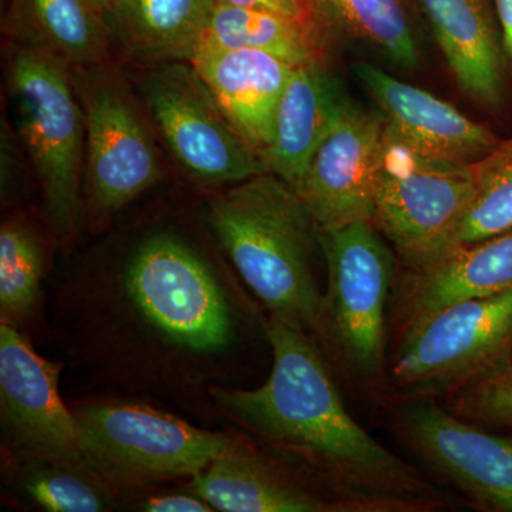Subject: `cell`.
Wrapping results in <instances>:
<instances>
[{
  "label": "cell",
  "mask_w": 512,
  "mask_h": 512,
  "mask_svg": "<svg viewBox=\"0 0 512 512\" xmlns=\"http://www.w3.org/2000/svg\"><path fill=\"white\" fill-rule=\"evenodd\" d=\"M473 177V198L454 251L512 228V137L473 164Z\"/></svg>",
  "instance_id": "24"
},
{
  "label": "cell",
  "mask_w": 512,
  "mask_h": 512,
  "mask_svg": "<svg viewBox=\"0 0 512 512\" xmlns=\"http://www.w3.org/2000/svg\"><path fill=\"white\" fill-rule=\"evenodd\" d=\"M493 5L500 26L505 60L512 70V0H493Z\"/></svg>",
  "instance_id": "30"
},
{
  "label": "cell",
  "mask_w": 512,
  "mask_h": 512,
  "mask_svg": "<svg viewBox=\"0 0 512 512\" xmlns=\"http://www.w3.org/2000/svg\"><path fill=\"white\" fill-rule=\"evenodd\" d=\"M384 120L350 100L293 187L319 232L372 221Z\"/></svg>",
  "instance_id": "11"
},
{
  "label": "cell",
  "mask_w": 512,
  "mask_h": 512,
  "mask_svg": "<svg viewBox=\"0 0 512 512\" xmlns=\"http://www.w3.org/2000/svg\"><path fill=\"white\" fill-rule=\"evenodd\" d=\"M22 477L26 494L52 512H97L107 507V497L93 478L86 476L79 461L28 457Z\"/></svg>",
  "instance_id": "26"
},
{
  "label": "cell",
  "mask_w": 512,
  "mask_h": 512,
  "mask_svg": "<svg viewBox=\"0 0 512 512\" xmlns=\"http://www.w3.org/2000/svg\"><path fill=\"white\" fill-rule=\"evenodd\" d=\"M212 6V0H113L104 13L111 49L144 69L190 63Z\"/></svg>",
  "instance_id": "18"
},
{
  "label": "cell",
  "mask_w": 512,
  "mask_h": 512,
  "mask_svg": "<svg viewBox=\"0 0 512 512\" xmlns=\"http://www.w3.org/2000/svg\"><path fill=\"white\" fill-rule=\"evenodd\" d=\"M191 493L224 512H319L335 507L235 439L192 478Z\"/></svg>",
  "instance_id": "19"
},
{
  "label": "cell",
  "mask_w": 512,
  "mask_h": 512,
  "mask_svg": "<svg viewBox=\"0 0 512 512\" xmlns=\"http://www.w3.org/2000/svg\"><path fill=\"white\" fill-rule=\"evenodd\" d=\"M393 377L414 392L460 386L512 349V289L409 320Z\"/></svg>",
  "instance_id": "8"
},
{
  "label": "cell",
  "mask_w": 512,
  "mask_h": 512,
  "mask_svg": "<svg viewBox=\"0 0 512 512\" xmlns=\"http://www.w3.org/2000/svg\"><path fill=\"white\" fill-rule=\"evenodd\" d=\"M43 249L28 222H5L0 229V311L16 323L32 312L43 275Z\"/></svg>",
  "instance_id": "25"
},
{
  "label": "cell",
  "mask_w": 512,
  "mask_h": 512,
  "mask_svg": "<svg viewBox=\"0 0 512 512\" xmlns=\"http://www.w3.org/2000/svg\"><path fill=\"white\" fill-rule=\"evenodd\" d=\"M208 221L272 318L302 330L319 325L325 302L312 269L319 229L291 185L269 171L228 185L211 201Z\"/></svg>",
  "instance_id": "2"
},
{
  "label": "cell",
  "mask_w": 512,
  "mask_h": 512,
  "mask_svg": "<svg viewBox=\"0 0 512 512\" xmlns=\"http://www.w3.org/2000/svg\"><path fill=\"white\" fill-rule=\"evenodd\" d=\"M60 363L37 355L10 323L0 326V403L6 430L26 457L84 461L76 416L59 394Z\"/></svg>",
  "instance_id": "12"
},
{
  "label": "cell",
  "mask_w": 512,
  "mask_h": 512,
  "mask_svg": "<svg viewBox=\"0 0 512 512\" xmlns=\"http://www.w3.org/2000/svg\"><path fill=\"white\" fill-rule=\"evenodd\" d=\"M274 365L254 390H214L232 419L298 454L348 511H417L437 495L416 470L377 443L346 410L322 356L303 330L272 318Z\"/></svg>",
  "instance_id": "1"
},
{
  "label": "cell",
  "mask_w": 512,
  "mask_h": 512,
  "mask_svg": "<svg viewBox=\"0 0 512 512\" xmlns=\"http://www.w3.org/2000/svg\"><path fill=\"white\" fill-rule=\"evenodd\" d=\"M127 288L144 315L174 342L212 352L231 340V316L220 285L180 239L157 235L144 242L128 268Z\"/></svg>",
  "instance_id": "9"
},
{
  "label": "cell",
  "mask_w": 512,
  "mask_h": 512,
  "mask_svg": "<svg viewBox=\"0 0 512 512\" xmlns=\"http://www.w3.org/2000/svg\"><path fill=\"white\" fill-rule=\"evenodd\" d=\"M336 32L392 66L416 69L419 37L407 0H312Z\"/></svg>",
  "instance_id": "22"
},
{
  "label": "cell",
  "mask_w": 512,
  "mask_h": 512,
  "mask_svg": "<svg viewBox=\"0 0 512 512\" xmlns=\"http://www.w3.org/2000/svg\"><path fill=\"white\" fill-rule=\"evenodd\" d=\"M72 76L86 127L87 194L94 210L111 214L160 180V154L117 70L103 63Z\"/></svg>",
  "instance_id": "6"
},
{
  "label": "cell",
  "mask_w": 512,
  "mask_h": 512,
  "mask_svg": "<svg viewBox=\"0 0 512 512\" xmlns=\"http://www.w3.org/2000/svg\"><path fill=\"white\" fill-rule=\"evenodd\" d=\"M144 70L140 89L148 113L192 178L202 184L232 185L268 171L190 63Z\"/></svg>",
  "instance_id": "5"
},
{
  "label": "cell",
  "mask_w": 512,
  "mask_h": 512,
  "mask_svg": "<svg viewBox=\"0 0 512 512\" xmlns=\"http://www.w3.org/2000/svg\"><path fill=\"white\" fill-rule=\"evenodd\" d=\"M190 64L234 127L262 158L295 64L259 50L208 46L198 47Z\"/></svg>",
  "instance_id": "15"
},
{
  "label": "cell",
  "mask_w": 512,
  "mask_h": 512,
  "mask_svg": "<svg viewBox=\"0 0 512 512\" xmlns=\"http://www.w3.org/2000/svg\"><path fill=\"white\" fill-rule=\"evenodd\" d=\"M474 192L473 164L430 156L384 123L372 222L413 271L456 248Z\"/></svg>",
  "instance_id": "4"
},
{
  "label": "cell",
  "mask_w": 512,
  "mask_h": 512,
  "mask_svg": "<svg viewBox=\"0 0 512 512\" xmlns=\"http://www.w3.org/2000/svg\"><path fill=\"white\" fill-rule=\"evenodd\" d=\"M8 86L46 220L60 238L72 237L82 214L86 171V127L72 69L55 57L10 43Z\"/></svg>",
  "instance_id": "3"
},
{
  "label": "cell",
  "mask_w": 512,
  "mask_h": 512,
  "mask_svg": "<svg viewBox=\"0 0 512 512\" xmlns=\"http://www.w3.org/2000/svg\"><path fill=\"white\" fill-rule=\"evenodd\" d=\"M349 103L338 80L318 60L296 66L279 100L271 141L262 154L269 173L295 187Z\"/></svg>",
  "instance_id": "17"
},
{
  "label": "cell",
  "mask_w": 512,
  "mask_h": 512,
  "mask_svg": "<svg viewBox=\"0 0 512 512\" xmlns=\"http://www.w3.org/2000/svg\"><path fill=\"white\" fill-rule=\"evenodd\" d=\"M212 2L215 5L269 10V12L279 13V15L299 20V22L306 23V18H308L302 0H212Z\"/></svg>",
  "instance_id": "28"
},
{
  "label": "cell",
  "mask_w": 512,
  "mask_h": 512,
  "mask_svg": "<svg viewBox=\"0 0 512 512\" xmlns=\"http://www.w3.org/2000/svg\"><path fill=\"white\" fill-rule=\"evenodd\" d=\"M404 429L420 456L477 504L512 512V437L478 429L434 403L407 407Z\"/></svg>",
  "instance_id": "13"
},
{
  "label": "cell",
  "mask_w": 512,
  "mask_h": 512,
  "mask_svg": "<svg viewBox=\"0 0 512 512\" xmlns=\"http://www.w3.org/2000/svg\"><path fill=\"white\" fill-rule=\"evenodd\" d=\"M87 2L90 3V5L93 6V8H96L99 10V12L106 13V10L109 9V6L111 5V2L113 0H87Z\"/></svg>",
  "instance_id": "31"
},
{
  "label": "cell",
  "mask_w": 512,
  "mask_h": 512,
  "mask_svg": "<svg viewBox=\"0 0 512 512\" xmlns=\"http://www.w3.org/2000/svg\"><path fill=\"white\" fill-rule=\"evenodd\" d=\"M450 412L487 426L512 427V349L467 382L454 387Z\"/></svg>",
  "instance_id": "27"
},
{
  "label": "cell",
  "mask_w": 512,
  "mask_h": 512,
  "mask_svg": "<svg viewBox=\"0 0 512 512\" xmlns=\"http://www.w3.org/2000/svg\"><path fill=\"white\" fill-rule=\"evenodd\" d=\"M200 46L259 50L295 66L318 60L305 22L269 10L215 3Z\"/></svg>",
  "instance_id": "23"
},
{
  "label": "cell",
  "mask_w": 512,
  "mask_h": 512,
  "mask_svg": "<svg viewBox=\"0 0 512 512\" xmlns=\"http://www.w3.org/2000/svg\"><path fill=\"white\" fill-rule=\"evenodd\" d=\"M2 30L12 45L55 57L70 69L109 63L106 18L87 0H8Z\"/></svg>",
  "instance_id": "20"
},
{
  "label": "cell",
  "mask_w": 512,
  "mask_h": 512,
  "mask_svg": "<svg viewBox=\"0 0 512 512\" xmlns=\"http://www.w3.org/2000/svg\"><path fill=\"white\" fill-rule=\"evenodd\" d=\"M143 510L148 512H208L214 508L195 494H174L150 498L143 505Z\"/></svg>",
  "instance_id": "29"
},
{
  "label": "cell",
  "mask_w": 512,
  "mask_h": 512,
  "mask_svg": "<svg viewBox=\"0 0 512 512\" xmlns=\"http://www.w3.org/2000/svg\"><path fill=\"white\" fill-rule=\"evenodd\" d=\"M328 266V308L343 353L359 372L376 375L384 357V312L394 258L372 221L319 232Z\"/></svg>",
  "instance_id": "10"
},
{
  "label": "cell",
  "mask_w": 512,
  "mask_h": 512,
  "mask_svg": "<svg viewBox=\"0 0 512 512\" xmlns=\"http://www.w3.org/2000/svg\"><path fill=\"white\" fill-rule=\"evenodd\" d=\"M353 73L379 107L386 126L430 156L471 165L500 143L490 128L471 120L453 104L397 79L376 64L356 63Z\"/></svg>",
  "instance_id": "14"
},
{
  "label": "cell",
  "mask_w": 512,
  "mask_h": 512,
  "mask_svg": "<svg viewBox=\"0 0 512 512\" xmlns=\"http://www.w3.org/2000/svg\"><path fill=\"white\" fill-rule=\"evenodd\" d=\"M460 89L497 111L505 97V60L493 0H420Z\"/></svg>",
  "instance_id": "16"
},
{
  "label": "cell",
  "mask_w": 512,
  "mask_h": 512,
  "mask_svg": "<svg viewBox=\"0 0 512 512\" xmlns=\"http://www.w3.org/2000/svg\"><path fill=\"white\" fill-rule=\"evenodd\" d=\"M512 289V228L467 247L439 264L416 272L409 298V320L463 299Z\"/></svg>",
  "instance_id": "21"
},
{
  "label": "cell",
  "mask_w": 512,
  "mask_h": 512,
  "mask_svg": "<svg viewBox=\"0 0 512 512\" xmlns=\"http://www.w3.org/2000/svg\"><path fill=\"white\" fill-rule=\"evenodd\" d=\"M74 416L83 460L126 481L195 477L232 441L140 406L83 407Z\"/></svg>",
  "instance_id": "7"
}]
</instances>
